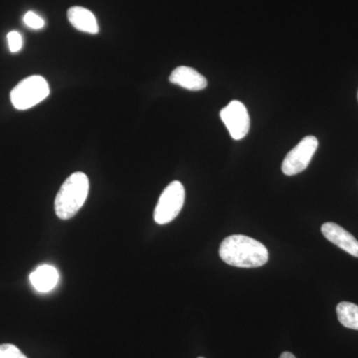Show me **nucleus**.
Returning a JSON list of instances; mask_svg holds the SVG:
<instances>
[{
    "label": "nucleus",
    "mask_w": 358,
    "mask_h": 358,
    "mask_svg": "<svg viewBox=\"0 0 358 358\" xmlns=\"http://www.w3.org/2000/svg\"><path fill=\"white\" fill-rule=\"evenodd\" d=\"M220 117L231 138L239 141L249 133L250 117L246 107L239 101H232L221 110Z\"/></svg>",
    "instance_id": "423d86ee"
},
{
    "label": "nucleus",
    "mask_w": 358,
    "mask_h": 358,
    "mask_svg": "<svg viewBox=\"0 0 358 358\" xmlns=\"http://www.w3.org/2000/svg\"><path fill=\"white\" fill-rule=\"evenodd\" d=\"M317 147L319 141L315 136H306L285 157L282 164V173L289 176L303 173L310 164Z\"/></svg>",
    "instance_id": "39448f33"
},
{
    "label": "nucleus",
    "mask_w": 358,
    "mask_h": 358,
    "mask_svg": "<svg viewBox=\"0 0 358 358\" xmlns=\"http://www.w3.org/2000/svg\"><path fill=\"white\" fill-rule=\"evenodd\" d=\"M322 233L329 242L345 250L346 253L358 258L357 240L341 226L333 222L324 223L322 226Z\"/></svg>",
    "instance_id": "0eeeda50"
},
{
    "label": "nucleus",
    "mask_w": 358,
    "mask_h": 358,
    "mask_svg": "<svg viewBox=\"0 0 358 358\" xmlns=\"http://www.w3.org/2000/svg\"><path fill=\"white\" fill-rule=\"evenodd\" d=\"M49 93L50 89L46 80L34 75L25 78L14 87L10 93V100L15 109L25 110L38 105L49 96Z\"/></svg>",
    "instance_id": "7ed1b4c3"
},
{
    "label": "nucleus",
    "mask_w": 358,
    "mask_h": 358,
    "mask_svg": "<svg viewBox=\"0 0 358 358\" xmlns=\"http://www.w3.org/2000/svg\"><path fill=\"white\" fill-rule=\"evenodd\" d=\"M357 98H358V93H357Z\"/></svg>",
    "instance_id": "f3484780"
},
{
    "label": "nucleus",
    "mask_w": 358,
    "mask_h": 358,
    "mask_svg": "<svg viewBox=\"0 0 358 358\" xmlns=\"http://www.w3.org/2000/svg\"><path fill=\"white\" fill-rule=\"evenodd\" d=\"M339 322L348 329L358 331V306L350 301H341L336 307Z\"/></svg>",
    "instance_id": "9b49d317"
},
{
    "label": "nucleus",
    "mask_w": 358,
    "mask_h": 358,
    "mask_svg": "<svg viewBox=\"0 0 358 358\" xmlns=\"http://www.w3.org/2000/svg\"><path fill=\"white\" fill-rule=\"evenodd\" d=\"M67 15L71 24L77 30L90 34H96L99 32L96 16L89 9L81 6L71 7Z\"/></svg>",
    "instance_id": "1a4fd4ad"
},
{
    "label": "nucleus",
    "mask_w": 358,
    "mask_h": 358,
    "mask_svg": "<svg viewBox=\"0 0 358 358\" xmlns=\"http://www.w3.org/2000/svg\"><path fill=\"white\" fill-rule=\"evenodd\" d=\"M280 358H296V357H294L293 353L286 352H282L281 355V357H280Z\"/></svg>",
    "instance_id": "2eb2a0df"
},
{
    "label": "nucleus",
    "mask_w": 358,
    "mask_h": 358,
    "mask_svg": "<svg viewBox=\"0 0 358 358\" xmlns=\"http://www.w3.org/2000/svg\"><path fill=\"white\" fill-rule=\"evenodd\" d=\"M224 262L233 267L258 268L268 260V251L261 242L244 235L225 238L219 248Z\"/></svg>",
    "instance_id": "f257e3e1"
},
{
    "label": "nucleus",
    "mask_w": 358,
    "mask_h": 358,
    "mask_svg": "<svg viewBox=\"0 0 358 358\" xmlns=\"http://www.w3.org/2000/svg\"><path fill=\"white\" fill-rule=\"evenodd\" d=\"M58 280V271L50 265L40 266L30 275L32 286L40 293H47L55 288Z\"/></svg>",
    "instance_id": "9d476101"
},
{
    "label": "nucleus",
    "mask_w": 358,
    "mask_h": 358,
    "mask_svg": "<svg viewBox=\"0 0 358 358\" xmlns=\"http://www.w3.org/2000/svg\"><path fill=\"white\" fill-rule=\"evenodd\" d=\"M199 358H204V357H199Z\"/></svg>",
    "instance_id": "dca6fc26"
},
{
    "label": "nucleus",
    "mask_w": 358,
    "mask_h": 358,
    "mask_svg": "<svg viewBox=\"0 0 358 358\" xmlns=\"http://www.w3.org/2000/svg\"><path fill=\"white\" fill-rule=\"evenodd\" d=\"M23 21L28 27L32 28V29H41L45 25L44 20L32 11L25 14Z\"/></svg>",
    "instance_id": "4468645a"
},
{
    "label": "nucleus",
    "mask_w": 358,
    "mask_h": 358,
    "mask_svg": "<svg viewBox=\"0 0 358 358\" xmlns=\"http://www.w3.org/2000/svg\"><path fill=\"white\" fill-rule=\"evenodd\" d=\"M169 82L190 91H201L207 87V80L193 68L180 66L176 68L169 76Z\"/></svg>",
    "instance_id": "6e6552de"
},
{
    "label": "nucleus",
    "mask_w": 358,
    "mask_h": 358,
    "mask_svg": "<svg viewBox=\"0 0 358 358\" xmlns=\"http://www.w3.org/2000/svg\"><path fill=\"white\" fill-rule=\"evenodd\" d=\"M0 358H27V357L21 352L17 346L6 343V345H0Z\"/></svg>",
    "instance_id": "f8f14e48"
},
{
    "label": "nucleus",
    "mask_w": 358,
    "mask_h": 358,
    "mask_svg": "<svg viewBox=\"0 0 358 358\" xmlns=\"http://www.w3.org/2000/svg\"><path fill=\"white\" fill-rule=\"evenodd\" d=\"M90 182L84 173L71 174L60 187L54 202L56 215L62 220L74 217L88 197Z\"/></svg>",
    "instance_id": "f03ea898"
},
{
    "label": "nucleus",
    "mask_w": 358,
    "mask_h": 358,
    "mask_svg": "<svg viewBox=\"0 0 358 358\" xmlns=\"http://www.w3.org/2000/svg\"><path fill=\"white\" fill-rule=\"evenodd\" d=\"M185 200V189L182 183L173 181L166 186L160 195L159 202L155 209V222L164 225L171 222L178 217L182 209Z\"/></svg>",
    "instance_id": "20e7f679"
},
{
    "label": "nucleus",
    "mask_w": 358,
    "mask_h": 358,
    "mask_svg": "<svg viewBox=\"0 0 358 358\" xmlns=\"http://www.w3.org/2000/svg\"><path fill=\"white\" fill-rule=\"evenodd\" d=\"M7 40H8L9 50L13 53H16L22 48L23 40L20 32H9L7 34Z\"/></svg>",
    "instance_id": "ddd939ff"
}]
</instances>
